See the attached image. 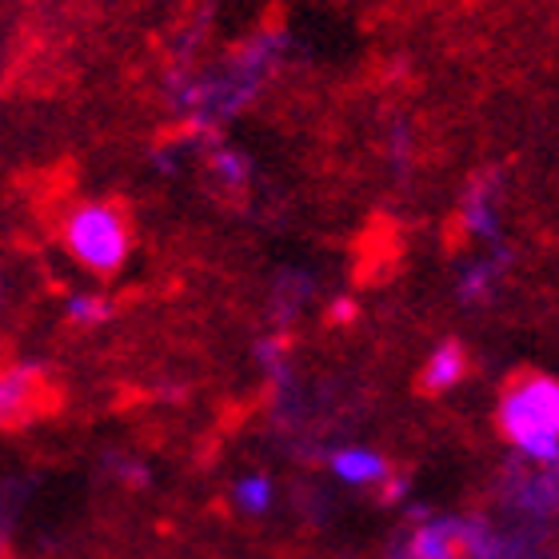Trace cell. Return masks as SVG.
Listing matches in <instances>:
<instances>
[{"label":"cell","instance_id":"1","mask_svg":"<svg viewBox=\"0 0 559 559\" xmlns=\"http://www.w3.org/2000/svg\"><path fill=\"white\" fill-rule=\"evenodd\" d=\"M500 428L527 460L556 464L559 460V384L556 376L527 372L503 388Z\"/></svg>","mask_w":559,"mask_h":559},{"label":"cell","instance_id":"2","mask_svg":"<svg viewBox=\"0 0 559 559\" xmlns=\"http://www.w3.org/2000/svg\"><path fill=\"white\" fill-rule=\"evenodd\" d=\"M60 236H64V248L72 252V260H81L84 269L96 272V276H117L132 252L129 216L117 204H100V200L72 209Z\"/></svg>","mask_w":559,"mask_h":559},{"label":"cell","instance_id":"3","mask_svg":"<svg viewBox=\"0 0 559 559\" xmlns=\"http://www.w3.org/2000/svg\"><path fill=\"white\" fill-rule=\"evenodd\" d=\"M52 388L36 364H12L0 368V428H21L48 408Z\"/></svg>","mask_w":559,"mask_h":559},{"label":"cell","instance_id":"4","mask_svg":"<svg viewBox=\"0 0 559 559\" xmlns=\"http://www.w3.org/2000/svg\"><path fill=\"white\" fill-rule=\"evenodd\" d=\"M464 376H467L464 344L448 340V344H440V348L428 356V364H424V376H419V388H424L428 396H436V392H448V388H455Z\"/></svg>","mask_w":559,"mask_h":559},{"label":"cell","instance_id":"5","mask_svg":"<svg viewBox=\"0 0 559 559\" xmlns=\"http://www.w3.org/2000/svg\"><path fill=\"white\" fill-rule=\"evenodd\" d=\"M332 472H336L344 484H380L388 476V460L384 455L368 452V448H344V452L332 455Z\"/></svg>","mask_w":559,"mask_h":559},{"label":"cell","instance_id":"6","mask_svg":"<svg viewBox=\"0 0 559 559\" xmlns=\"http://www.w3.org/2000/svg\"><path fill=\"white\" fill-rule=\"evenodd\" d=\"M412 559H455V527L428 524L412 539Z\"/></svg>","mask_w":559,"mask_h":559},{"label":"cell","instance_id":"7","mask_svg":"<svg viewBox=\"0 0 559 559\" xmlns=\"http://www.w3.org/2000/svg\"><path fill=\"white\" fill-rule=\"evenodd\" d=\"M236 503L245 508V512L260 515V512H269V503H272V484L264 476H248L236 484Z\"/></svg>","mask_w":559,"mask_h":559},{"label":"cell","instance_id":"8","mask_svg":"<svg viewBox=\"0 0 559 559\" xmlns=\"http://www.w3.org/2000/svg\"><path fill=\"white\" fill-rule=\"evenodd\" d=\"M105 316H108V304L100 300V296H76V300H69V320H72V324L88 328V324H100Z\"/></svg>","mask_w":559,"mask_h":559}]
</instances>
